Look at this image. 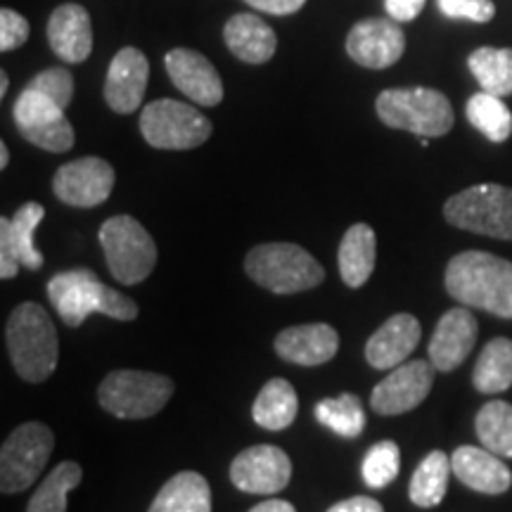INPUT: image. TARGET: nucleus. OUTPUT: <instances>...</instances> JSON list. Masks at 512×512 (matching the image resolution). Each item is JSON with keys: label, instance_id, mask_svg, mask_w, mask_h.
<instances>
[{"label": "nucleus", "instance_id": "16", "mask_svg": "<svg viewBox=\"0 0 512 512\" xmlns=\"http://www.w3.org/2000/svg\"><path fill=\"white\" fill-rule=\"evenodd\" d=\"M174 86L202 107H216L223 100V81L216 67L197 50L174 48L164 57Z\"/></svg>", "mask_w": 512, "mask_h": 512}, {"label": "nucleus", "instance_id": "2", "mask_svg": "<svg viewBox=\"0 0 512 512\" xmlns=\"http://www.w3.org/2000/svg\"><path fill=\"white\" fill-rule=\"evenodd\" d=\"M46 292L57 316L69 328H79L83 320L93 313H102V316H110L114 320L138 318V304L126 294L107 287L88 268H74V271L53 275Z\"/></svg>", "mask_w": 512, "mask_h": 512}, {"label": "nucleus", "instance_id": "9", "mask_svg": "<svg viewBox=\"0 0 512 512\" xmlns=\"http://www.w3.org/2000/svg\"><path fill=\"white\" fill-rule=\"evenodd\" d=\"M55 437L43 422H24L0 448V491L19 494L36 482L53 453Z\"/></svg>", "mask_w": 512, "mask_h": 512}, {"label": "nucleus", "instance_id": "13", "mask_svg": "<svg viewBox=\"0 0 512 512\" xmlns=\"http://www.w3.org/2000/svg\"><path fill=\"white\" fill-rule=\"evenodd\" d=\"M114 188V169L100 157H81L57 169L53 178L55 197L69 207L91 209L107 202Z\"/></svg>", "mask_w": 512, "mask_h": 512}, {"label": "nucleus", "instance_id": "35", "mask_svg": "<svg viewBox=\"0 0 512 512\" xmlns=\"http://www.w3.org/2000/svg\"><path fill=\"white\" fill-rule=\"evenodd\" d=\"M401 470V451L396 446V441H377L375 446H370L366 453V460H363V482H366L370 489H384L399 477Z\"/></svg>", "mask_w": 512, "mask_h": 512}, {"label": "nucleus", "instance_id": "22", "mask_svg": "<svg viewBox=\"0 0 512 512\" xmlns=\"http://www.w3.org/2000/svg\"><path fill=\"white\" fill-rule=\"evenodd\" d=\"M48 43L60 60L79 64L93 50L91 15L76 3L60 5L48 19Z\"/></svg>", "mask_w": 512, "mask_h": 512}, {"label": "nucleus", "instance_id": "25", "mask_svg": "<svg viewBox=\"0 0 512 512\" xmlns=\"http://www.w3.org/2000/svg\"><path fill=\"white\" fill-rule=\"evenodd\" d=\"M147 512H211V489L200 472H178L162 486Z\"/></svg>", "mask_w": 512, "mask_h": 512}, {"label": "nucleus", "instance_id": "23", "mask_svg": "<svg viewBox=\"0 0 512 512\" xmlns=\"http://www.w3.org/2000/svg\"><path fill=\"white\" fill-rule=\"evenodd\" d=\"M223 41H226L230 53L249 64L268 62L278 48L275 31L264 19L249 15V12L228 19L226 27H223Z\"/></svg>", "mask_w": 512, "mask_h": 512}, {"label": "nucleus", "instance_id": "31", "mask_svg": "<svg viewBox=\"0 0 512 512\" xmlns=\"http://www.w3.org/2000/svg\"><path fill=\"white\" fill-rule=\"evenodd\" d=\"M465 114L467 121L491 143H505L512 136V112L498 95L475 93L467 100Z\"/></svg>", "mask_w": 512, "mask_h": 512}, {"label": "nucleus", "instance_id": "15", "mask_svg": "<svg viewBox=\"0 0 512 512\" xmlns=\"http://www.w3.org/2000/svg\"><path fill=\"white\" fill-rule=\"evenodd\" d=\"M406 36L396 19H363L347 36L351 60L368 69H387L401 60Z\"/></svg>", "mask_w": 512, "mask_h": 512}, {"label": "nucleus", "instance_id": "5", "mask_svg": "<svg viewBox=\"0 0 512 512\" xmlns=\"http://www.w3.org/2000/svg\"><path fill=\"white\" fill-rule=\"evenodd\" d=\"M245 271L256 285L275 294L313 290L325 280V268L304 247L290 242H268L249 249Z\"/></svg>", "mask_w": 512, "mask_h": 512}, {"label": "nucleus", "instance_id": "30", "mask_svg": "<svg viewBox=\"0 0 512 512\" xmlns=\"http://www.w3.org/2000/svg\"><path fill=\"white\" fill-rule=\"evenodd\" d=\"M467 67L482 91L498 98L512 95V48H479L467 57Z\"/></svg>", "mask_w": 512, "mask_h": 512}, {"label": "nucleus", "instance_id": "28", "mask_svg": "<svg viewBox=\"0 0 512 512\" xmlns=\"http://www.w3.org/2000/svg\"><path fill=\"white\" fill-rule=\"evenodd\" d=\"M472 384L479 394H501L512 387V339L496 337L477 358Z\"/></svg>", "mask_w": 512, "mask_h": 512}, {"label": "nucleus", "instance_id": "42", "mask_svg": "<svg viewBox=\"0 0 512 512\" xmlns=\"http://www.w3.org/2000/svg\"><path fill=\"white\" fill-rule=\"evenodd\" d=\"M249 512H297V510H294L292 503L280 501V498H271V501H264V503L254 505V508L249 510Z\"/></svg>", "mask_w": 512, "mask_h": 512}, {"label": "nucleus", "instance_id": "37", "mask_svg": "<svg viewBox=\"0 0 512 512\" xmlns=\"http://www.w3.org/2000/svg\"><path fill=\"white\" fill-rule=\"evenodd\" d=\"M439 10L451 19L486 24L496 15V5L491 0H437Z\"/></svg>", "mask_w": 512, "mask_h": 512}, {"label": "nucleus", "instance_id": "3", "mask_svg": "<svg viewBox=\"0 0 512 512\" xmlns=\"http://www.w3.org/2000/svg\"><path fill=\"white\" fill-rule=\"evenodd\" d=\"M8 354L17 375L31 384L46 382L57 368L60 342L48 311L36 302L19 304L10 313L8 328Z\"/></svg>", "mask_w": 512, "mask_h": 512}, {"label": "nucleus", "instance_id": "6", "mask_svg": "<svg viewBox=\"0 0 512 512\" xmlns=\"http://www.w3.org/2000/svg\"><path fill=\"white\" fill-rule=\"evenodd\" d=\"M171 377L147 370H114L98 387V401L121 420H143L157 415L174 396Z\"/></svg>", "mask_w": 512, "mask_h": 512}, {"label": "nucleus", "instance_id": "44", "mask_svg": "<svg viewBox=\"0 0 512 512\" xmlns=\"http://www.w3.org/2000/svg\"><path fill=\"white\" fill-rule=\"evenodd\" d=\"M5 93H8V74L0 72V98H5Z\"/></svg>", "mask_w": 512, "mask_h": 512}, {"label": "nucleus", "instance_id": "38", "mask_svg": "<svg viewBox=\"0 0 512 512\" xmlns=\"http://www.w3.org/2000/svg\"><path fill=\"white\" fill-rule=\"evenodd\" d=\"M27 38H29L27 19L10 8L0 10V50H3V53H10V50L24 46Z\"/></svg>", "mask_w": 512, "mask_h": 512}, {"label": "nucleus", "instance_id": "29", "mask_svg": "<svg viewBox=\"0 0 512 512\" xmlns=\"http://www.w3.org/2000/svg\"><path fill=\"white\" fill-rule=\"evenodd\" d=\"M451 472V458L444 451L427 453L411 477V486H408L411 501L418 508H437L448 491V475Z\"/></svg>", "mask_w": 512, "mask_h": 512}, {"label": "nucleus", "instance_id": "40", "mask_svg": "<svg viewBox=\"0 0 512 512\" xmlns=\"http://www.w3.org/2000/svg\"><path fill=\"white\" fill-rule=\"evenodd\" d=\"M252 8L268 12V15H292V12L302 10L306 0H245Z\"/></svg>", "mask_w": 512, "mask_h": 512}, {"label": "nucleus", "instance_id": "18", "mask_svg": "<svg viewBox=\"0 0 512 512\" xmlns=\"http://www.w3.org/2000/svg\"><path fill=\"white\" fill-rule=\"evenodd\" d=\"M150 64L138 48H121L112 57L105 81V100L117 114L136 112L143 102Z\"/></svg>", "mask_w": 512, "mask_h": 512}, {"label": "nucleus", "instance_id": "19", "mask_svg": "<svg viewBox=\"0 0 512 512\" xmlns=\"http://www.w3.org/2000/svg\"><path fill=\"white\" fill-rule=\"evenodd\" d=\"M339 349L337 330L328 323L292 325L275 337V354L294 366H323Z\"/></svg>", "mask_w": 512, "mask_h": 512}, {"label": "nucleus", "instance_id": "8", "mask_svg": "<svg viewBox=\"0 0 512 512\" xmlns=\"http://www.w3.org/2000/svg\"><path fill=\"white\" fill-rule=\"evenodd\" d=\"M444 219L467 233L512 240V188L482 183L460 190L444 204Z\"/></svg>", "mask_w": 512, "mask_h": 512}, {"label": "nucleus", "instance_id": "7", "mask_svg": "<svg viewBox=\"0 0 512 512\" xmlns=\"http://www.w3.org/2000/svg\"><path fill=\"white\" fill-rule=\"evenodd\" d=\"M100 245L112 278L121 285H138L157 266V245L133 216L119 214L102 223Z\"/></svg>", "mask_w": 512, "mask_h": 512}, {"label": "nucleus", "instance_id": "20", "mask_svg": "<svg viewBox=\"0 0 512 512\" xmlns=\"http://www.w3.org/2000/svg\"><path fill=\"white\" fill-rule=\"evenodd\" d=\"M453 475L467 489L479 491L486 496H501L512 486V472L503 463L501 456L491 453L489 448L458 446L451 456Z\"/></svg>", "mask_w": 512, "mask_h": 512}, {"label": "nucleus", "instance_id": "1", "mask_svg": "<svg viewBox=\"0 0 512 512\" xmlns=\"http://www.w3.org/2000/svg\"><path fill=\"white\" fill-rule=\"evenodd\" d=\"M446 292L467 309H482L498 318H512V261L467 249L448 261Z\"/></svg>", "mask_w": 512, "mask_h": 512}, {"label": "nucleus", "instance_id": "21", "mask_svg": "<svg viewBox=\"0 0 512 512\" xmlns=\"http://www.w3.org/2000/svg\"><path fill=\"white\" fill-rule=\"evenodd\" d=\"M420 320L411 313H396L368 339L366 361L375 370H394L408 361L420 344Z\"/></svg>", "mask_w": 512, "mask_h": 512}, {"label": "nucleus", "instance_id": "27", "mask_svg": "<svg viewBox=\"0 0 512 512\" xmlns=\"http://www.w3.org/2000/svg\"><path fill=\"white\" fill-rule=\"evenodd\" d=\"M43 216H46V209L41 204L27 202L17 209V214L12 219H8V216L0 219V235H5L10 240V245L15 247L19 264L29 268V271H38L43 266V254L34 245V233L38 223L43 221Z\"/></svg>", "mask_w": 512, "mask_h": 512}, {"label": "nucleus", "instance_id": "24", "mask_svg": "<svg viewBox=\"0 0 512 512\" xmlns=\"http://www.w3.org/2000/svg\"><path fill=\"white\" fill-rule=\"evenodd\" d=\"M375 230L368 223H356L344 233L339 242V273H342L344 285L351 290H358L368 283V278L375 271Z\"/></svg>", "mask_w": 512, "mask_h": 512}, {"label": "nucleus", "instance_id": "12", "mask_svg": "<svg viewBox=\"0 0 512 512\" xmlns=\"http://www.w3.org/2000/svg\"><path fill=\"white\" fill-rule=\"evenodd\" d=\"M230 479L245 494L275 496L292 479L290 456L283 448L271 444L245 448L230 465Z\"/></svg>", "mask_w": 512, "mask_h": 512}, {"label": "nucleus", "instance_id": "32", "mask_svg": "<svg viewBox=\"0 0 512 512\" xmlns=\"http://www.w3.org/2000/svg\"><path fill=\"white\" fill-rule=\"evenodd\" d=\"M83 479V470L74 460H64L50 472L48 479L38 486L36 494L29 498L27 512H67V496Z\"/></svg>", "mask_w": 512, "mask_h": 512}, {"label": "nucleus", "instance_id": "36", "mask_svg": "<svg viewBox=\"0 0 512 512\" xmlns=\"http://www.w3.org/2000/svg\"><path fill=\"white\" fill-rule=\"evenodd\" d=\"M27 88H34V91L48 95L62 110H67L69 102L74 98V76L64 67H50L46 72L34 76V81Z\"/></svg>", "mask_w": 512, "mask_h": 512}, {"label": "nucleus", "instance_id": "4", "mask_svg": "<svg viewBox=\"0 0 512 512\" xmlns=\"http://www.w3.org/2000/svg\"><path fill=\"white\" fill-rule=\"evenodd\" d=\"M375 112L384 126L420 138L446 136L456 121L451 102L434 88H389L377 95Z\"/></svg>", "mask_w": 512, "mask_h": 512}, {"label": "nucleus", "instance_id": "34", "mask_svg": "<svg viewBox=\"0 0 512 512\" xmlns=\"http://www.w3.org/2000/svg\"><path fill=\"white\" fill-rule=\"evenodd\" d=\"M475 430L484 448L501 458H512V403H484L477 413Z\"/></svg>", "mask_w": 512, "mask_h": 512}, {"label": "nucleus", "instance_id": "26", "mask_svg": "<svg viewBox=\"0 0 512 512\" xmlns=\"http://www.w3.org/2000/svg\"><path fill=\"white\" fill-rule=\"evenodd\" d=\"M299 399L294 387L283 377H273L264 384L252 406V418L259 427L268 432L287 430L297 418Z\"/></svg>", "mask_w": 512, "mask_h": 512}, {"label": "nucleus", "instance_id": "33", "mask_svg": "<svg viewBox=\"0 0 512 512\" xmlns=\"http://www.w3.org/2000/svg\"><path fill=\"white\" fill-rule=\"evenodd\" d=\"M316 420L342 439H356L366 430V411L356 394H342L337 399H323L316 406Z\"/></svg>", "mask_w": 512, "mask_h": 512}, {"label": "nucleus", "instance_id": "14", "mask_svg": "<svg viewBox=\"0 0 512 512\" xmlns=\"http://www.w3.org/2000/svg\"><path fill=\"white\" fill-rule=\"evenodd\" d=\"M432 361H408L396 366L370 394V408L377 415H403L415 411L432 392Z\"/></svg>", "mask_w": 512, "mask_h": 512}, {"label": "nucleus", "instance_id": "11", "mask_svg": "<svg viewBox=\"0 0 512 512\" xmlns=\"http://www.w3.org/2000/svg\"><path fill=\"white\" fill-rule=\"evenodd\" d=\"M64 112L67 110H62L48 95L24 88L15 102L12 117L17 131L31 145L48 152H67L74 147V128Z\"/></svg>", "mask_w": 512, "mask_h": 512}, {"label": "nucleus", "instance_id": "41", "mask_svg": "<svg viewBox=\"0 0 512 512\" xmlns=\"http://www.w3.org/2000/svg\"><path fill=\"white\" fill-rule=\"evenodd\" d=\"M328 512H384V508L382 503L375 501V498L354 496V498H347V501L335 503Z\"/></svg>", "mask_w": 512, "mask_h": 512}, {"label": "nucleus", "instance_id": "39", "mask_svg": "<svg viewBox=\"0 0 512 512\" xmlns=\"http://www.w3.org/2000/svg\"><path fill=\"white\" fill-rule=\"evenodd\" d=\"M384 8L396 22H413L425 8V0H384Z\"/></svg>", "mask_w": 512, "mask_h": 512}, {"label": "nucleus", "instance_id": "10", "mask_svg": "<svg viewBox=\"0 0 512 512\" xmlns=\"http://www.w3.org/2000/svg\"><path fill=\"white\" fill-rule=\"evenodd\" d=\"M140 133L157 150H192L211 136V121L185 102L155 100L140 114Z\"/></svg>", "mask_w": 512, "mask_h": 512}, {"label": "nucleus", "instance_id": "17", "mask_svg": "<svg viewBox=\"0 0 512 512\" xmlns=\"http://www.w3.org/2000/svg\"><path fill=\"white\" fill-rule=\"evenodd\" d=\"M479 323L467 306L463 309H451L439 318L437 330L430 339V361L439 373H451L463 366L465 358L472 354L477 344Z\"/></svg>", "mask_w": 512, "mask_h": 512}, {"label": "nucleus", "instance_id": "43", "mask_svg": "<svg viewBox=\"0 0 512 512\" xmlns=\"http://www.w3.org/2000/svg\"><path fill=\"white\" fill-rule=\"evenodd\" d=\"M10 164V152H8V145L0 143V169H8Z\"/></svg>", "mask_w": 512, "mask_h": 512}]
</instances>
